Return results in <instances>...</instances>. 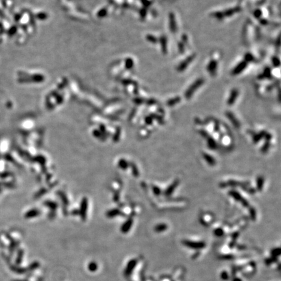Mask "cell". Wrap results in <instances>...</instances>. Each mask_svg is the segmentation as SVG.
Returning <instances> with one entry per match:
<instances>
[{"label":"cell","mask_w":281,"mask_h":281,"mask_svg":"<svg viewBox=\"0 0 281 281\" xmlns=\"http://www.w3.org/2000/svg\"><path fill=\"white\" fill-rule=\"evenodd\" d=\"M229 195L231 196L234 200H236V201H239L240 202L241 201V199H243L242 196L240 193H238L237 191L235 190H231L229 191Z\"/></svg>","instance_id":"5b68a950"},{"label":"cell","mask_w":281,"mask_h":281,"mask_svg":"<svg viewBox=\"0 0 281 281\" xmlns=\"http://www.w3.org/2000/svg\"><path fill=\"white\" fill-rule=\"evenodd\" d=\"M179 183H180V182H179V180L178 179L175 180L174 182H173V183L172 184H171L170 186L168 187L167 189H166V190L165 191L164 195L165 196H170L171 195H172L173 192H174L175 190H176V188L177 187V186H178L179 185Z\"/></svg>","instance_id":"7a4b0ae2"},{"label":"cell","mask_w":281,"mask_h":281,"mask_svg":"<svg viewBox=\"0 0 281 281\" xmlns=\"http://www.w3.org/2000/svg\"><path fill=\"white\" fill-rule=\"evenodd\" d=\"M214 233L217 236H221L224 234V230L221 228H218L214 230Z\"/></svg>","instance_id":"8fae6325"},{"label":"cell","mask_w":281,"mask_h":281,"mask_svg":"<svg viewBox=\"0 0 281 281\" xmlns=\"http://www.w3.org/2000/svg\"><path fill=\"white\" fill-rule=\"evenodd\" d=\"M265 133H266V132L265 131H262V132H260L259 133L256 134L253 137V141L254 143H258L260 139H262L263 137H264Z\"/></svg>","instance_id":"ba28073f"},{"label":"cell","mask_w":281,"mask_h":281,"mask_svg":"<svg viewBox=\"0 0 281 281\" xmlns=\"http://www.w3.org/2000/svg\"><path fill=\"white\" fill-rule=\"evenodd\" d=\"M240 202H241V205H243L244 207H246V208L249 207V202H248L246 199H245L243 198V199H241V201Z\"/></svg>","instance_id":"5bb4252c"},{"label":"cell","mask_w":281,"mask_h":281,"mask_svg":"<svg viewBox=\"0 0 281 281\" xmlns=\"http://www.w3.org/2000/svg\"><path fill=\"white\" fill-rule=\"evenodd\" d=\"M203 157L205 158L206 162L208 163L211 166H214L216 164V161H215L214 157H213L211 155L208 154L207 153H203Z\"/></svg>","instance_id":"3957f363"},{"label":"cell","mask_w":281,"mask_h":281,"mask_svg":"<svg viewBox=\"0 0 281 281\" xmlns=\"http://www.w3.org/2000/svg\"><path fill=\"white\" fill-rule=\"evenodd\" d=\"M234 281H241L240 279H234Z\"/></svg>","instance_id":"2e32d148"},{"label":"cell","mask_w":281,"mask_h":281,"mask_svg":"<svg viewBox=\"0 0 281 281\" xmlns=\"http://www.w3.org/2000/svg\"><path fill=\"white\" fill-rule=\"evenodd\" d=\"M183 244L185 246L187 247H190L191 249H201L205 247L206 244L203 241H190V240H186L183 241Z\"/></svg>","instance_id":"6da1fadb"},{"label":"cell","mask_w":281,"mask_h":281,"mask_svg":"<svg viewBox=\"0 0 281 281\" xmlns=\"http://www.w3.org/2000/svg\"><path fill=\"white\" fill-rule=\"evenodd\" d=\"M167 229V225L164 224V223L160 224L155 227V231H156V232H164V231L166 230Z\"/></svg>","instance_id":"9c48e42d"},{"label":"cell","mask_w":281,"mask_h":281,"mask_svg":"<svg viewBox=\"0 0 281 281\" xmlns=\"http://www.w3.org/2000/svg\"><path fill=\"white\" fill-rule=\"evenodd\" d=\"M249 214H250V217H251V219H253V220H256V210L255 208H250Z\"/></svg>","instance_id":"30bf717a"},{"label":"cell","mask_w":281,"mask_h":281,"mask_svg":"<svg viewBox=\"0 0 281 281\" xmlns=\"http://www.w3.org/2000/svg\"><path fill=\"white\" fill-rule=\"evenodd\" d=\"M153 191H154V194L157 196L160 195L161 193V190L160 189V187H158L157 186H153Z\"/></svg>","instance_id":"7c38bea8"},{"label":"cell","mask_w":281,"mask_h":281,"mask_svg":"<svg viewBox=\"0 0 281 281\" xmlns=\"http://www.w3.org/2000/svg\"><path fill=\"white\" fill-rule=\"evenodd\" d=\"M207 143H208V147L211 150H215L217 148V144L216 141H215L214 138L211 137H208L207 138Z\"/></svg>","instance_id":"277c9868"},{"label":"cell","mask_w":281,"mask_h":281,"mask_svg":"<svg viewBox=\"0 0 281 281\" xmlns=\"http://www.w3.org/2000/svg\"><path fill=\"white\" fill-rule=\"evenodd\" d=\"M226 116H227V117H228L230 119V121L232 122V123L234 124V126H235L236 128H238V127L240 126L239 122L237 121V119L234 116L232 113H231L230 112H228L226 113Z\"/></svg>","instance_id":"8992f818"},{"label":"cell","mask_w":281,"mask_h":281,"mask_svg":"<svg viewBox=\"0 0 281 281\" xmlns=\"http://www.w3.org/2000/svg\"><path fill=\"white\" fill-rule=\"evenodd\" d=\"M269 145H269V141L265 142V143L263 147L262 148V151L263 152H266L268 151V150L269 148Z\"/></svg>","instance_id":"4fadbf2b"},{"label":"cell","mask_w":281,"mask_h":281,"mask_svg":"<svg viewBox=\"0 0 281 281\" xmlns=\"http://www.w3.org/2000/svg\"><path fill=\"white\" fill-rule=\"evenodd\" d=\"M264 184V178L263 176H259L256 180V186L257 190L259 191H262L263 189Z\"/></svg>","instance_id":"52a82bcc"},{"label":"cell","mask_w":281,"mask_h":281,"mask_svg":"<svg viewBox=\"0 0 281 281\" xmlns=\"http://www.w3.org/2000/svg\"><path fill=\"white\" fill-rule=\"evenodd\" d=\"M200 133H201V135L202 136V137H203L204 138H208L209 137L208 136V133L207 132H206L205 130H201L200 131Z\"/></svg>","instance_id":"9a60e30c"}]
</instances>
